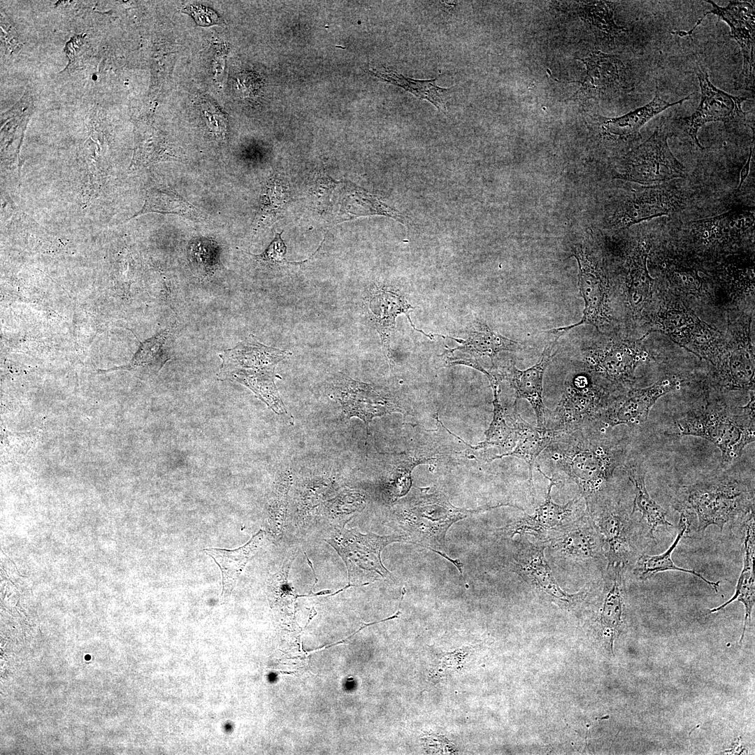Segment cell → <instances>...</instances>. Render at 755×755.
Returning a JSON list of instances; mask_svg holds the SVG:
<instances>
[{
  "instance_id": "1",
  "label": "cell",
  "mask_w": 755,
  "mask_h": 755,
  "mask_svg": "<svg viewBox=\"0 0 755 755\" xmlns=\"http://www.w3.org/2000/svg\"><path fill=\"white\" fill-rule=\"evenodd\" d=\"M550 459L577 484L586 510L605 496L626 449L598 428L560 432L546 449Z\"/></svg>"
},
{
  "instance_id": "2",
  "label": "cell",
  "mask_w": 755,
  "mask_h": 755,
  "mask_svg": "<svg viewBox=\"0 0 755 755\" xmlns=\"http://www.w3.org/2000/svg\"><path fill=\"white\" fill-rule=\"evenodd\" d=\"M429 489H416L394 507L393 519L398 529L403 532L405 542L419 545L446 556L445 537L448 528L458 520L472 513L495 508L507 504L477 510H463L453 506L446 496Z\"/></svg>"
},
{
  "instance_id": "3",
  "label": "cell",
  "mask_w": 755,
  "mask_h": 755,
  "mask_svg": "<svg viewBox=\"0 0 755 755\" xmlns=\"http://www.w3.org/2000/svg\"><path fill=\"white\" fill-rule=\"evenodd\" d=\"M675 427L678 436L700 437L711 442L719 449L724 461L732 462L755 439L754 391L748 403L738 412L726 405L705 404L681 416Z\"/></svg>"
},
{
  "instance_id": "4",
  "label": "cell",
  "mask_w": 755,
  "mask_h": 755,
  "mask_svg": "<svg viewBox=\"0 0 755 755\" xmlns=\"http://www.w3.org/2000/svg\"><path fill=\"white\" fill-rule=\"evenodd\" d=\"M289 354L288 351L262 344L251 335L234 347L219 354L222 364L217 379L243 384L275 413L286 415L287 412L275 384V369Z\"/></svg>"
},
{
  "instance_id": "5",
  "label": "cell",
  "mask_w": 755,
  "mask_h": 755,
  "mask_svg": "<svg viewBox=\"0 0 755 755\" xmlns=\"http://www.w3.org/2000/svg\"><path fill=\"white\" fill-rule=\"evenodd\" d=\"M674 508L696 516L698 531L712 525L721 531L739 516L754 511V491L746 483L727 477L684 486Z\"/></svg>"
},
{
  "instance_id": "6",
  "label": "cell",
  "mask_w": 755,
  "mask_h": 755,
  "mask_svg": "<svg viewBox=\"0 0 755 755\" xmlns=\"http://www.w3.org/2000/svg\"><path fill=\"white\" fill-rule=\"evenodd\" d=\"M616 393L584 369L573 373L566 380L561 399L545 427L560 432L601 429L603 413Z\"/></svg>"
},
{
  "instance_id": "7",
  "label": "cell",
  "mask_w": 755,
  "mask_h": 755,
  "mask_svg": "<svg viewBox=\"0 0 755 755\" xmlns=\"http://www.w3.org/2000/svg\"><path fill=\"white\" fill-rule=\"evenodd\" d=\"M325 541L342 558L349 583L354 586L390 578L391 573L382 563L381 552L391 542H405V538L402 535L362 534L357 529L336 526Z\"/></svg>"
},
{
  "instance_id": "8",
  "label": "cell",
  "mask_w": 755,
  "mask_h": 755,
  "mask_svg": "<svg viewBox=\"0 0 755 755\" xmlns=\"http://www.w3.org/2000/svg\"><path fill=\"white\" fill-rule=\"evenodd\" d=\"M582 369L621 391L635 382V373L647 359V352L639 341L610 340L596 343L582 352Z\"/></svg>"
},
{
  "instance_id": "9",
  "label": "cell",
  "mask_w": 755,
  "mask_h": 755,
  "mask_svg": "<svg viewBox=\"0 0 755 755\" xmlns=\"http://www.w3.org/2000/svg\"><path fill=\"white\" fill-rule=\"evenodd\" d=\"M654 325L656 331L713 366L724 352L716 330L680 303H672L661 308Z\"/></svg>"
},
{
  "instance_id": "10",
  "label": "cell",
  "mask_w": 755,
  "mask_h": 755,
  "mask_svg": "<svg viewBox=\"0 0 755 755\" xmlns=\"http://www.w3.org/2000/svg\"><path fill=\"white\" fill-rule=\"evenodd\" d=\"M670 135L661 127L628 155L624 171L617 176L645 185L684 178L685 168L671 152Z\"/></svg>"
},
{
  "instance_id": "11",
  "label": "cell",
  "mask_w": 755,
  "mask_h": 755,
  "mask_svg": "<svg viewBox=\"0 0 755 755\" xmlns=\"http://www.w3.org/2000/svg\"><path fill=\"white\" fill-rule=\"evenodd\" d=\"M573 252L579 266L578 287L584 308L580 322L554 329L563 333L582 324L600 329L610 320V288L605 275L584 247L576 246Z\"/></svg>"
},
{
  "instance_id": "12",
  "label": "cell",
  "mask_w": 755,
  "mask_h": 755,
  "mask_svg": "<svg viewBox=\"0 0 755 755\" xmlns=\"http://www.w3.org/2000/svg\"><path fill=\"white\" fill-rule=\"evenodd\" d=\"M679 385V379L668 376L647 387L628 388L617 393L603 413L600 428L618 425L634 427L643 424L656 401Z\"/></svg>"
},
{
  "instance_id": "13",
  "label": "cell",
  "mask_w": 755,
  "mask_h": 755,
  "mask_svg": "<svg viewBox=\"0 0 755 755\" xmlns=\"http://www.w3.org/2000/svg\"><path fill=\"white\" fill-rule=\"evenodd\" d=\"M696 74L701 92L700 104L690 116L680 120L693 142L703 149L698 139L700 128L711 122H726L744 118L746 113L742 109V103L747 99L733 96L717 88L710 82L707 73L700 67Z\"/></svg>"
},
{
  "instance_id": "14",
  "label": "cell",
  "mask_w": 755,
  "mask_h": 755,
  "mask_svg": "<svg viewBox=\"0 0 755 755\" xmlns=\"http://www.w3.org/2000/svg\"><path fill=\"white\" fill-rule=\"evenodd\" d=\"M712 8L707 11L689 31H677L680 36H690L707 14L717 16L719 21L723 20L731 28L730 36L739 44L742 57L743 65L742 75L745 82L748 86L754 87V34L755 10L754 6L747 1H731L721 7L712 1H706Z\"/></svg>"
},
{
  "instance_id": "15",
  "label": "cell",
  "mask_w": 755,
  "mask_h": 755,
  "mask_svg": "<svg viewBox=\"0 0 755 755\" xmlns=\"http://www.w3.org/2000/svg\"><path fill=\"white\" fill-rule=\"evenodd\" d=\"M556 336L548 342L542 352L539 361L525 370H519L514 362L501 367L496 376L501 381H508L516 393V401L526 400L534 410L538 427H545V406L543 402V378L546 368L555 355L553 350L557 346L559 338L564 333L549 331Z\"/></svg>"
},
{
  "instance_id": "16",
  "label": "cell",
  "mask_w": 755,
  "mask_h": 755,
  "mask_svg": "<svg viewBox=\"0 0 755 755\" xmlns=\"http://www.w3.org/2000/svg\"><path fill=\"white\" fill-rule=\"evenodd\" d=\"M586 511L607 545V566L624 565L631 552V519L619 502H612L604 496Z\"/></svg>"
},
{
  "instance_id": "17",
  "label": "cell",
  "mask_w": 755,
  "mask_h": 755,
  "mask_svg": "<svg viewBox=\"0 0 755 755\" xmlns=\"http://www.w3.org/2000/svg\"><path fill=\"white\" fill-rule=\"evenodd\" d=\"M605 540L590 515L584 513L568 524L550 540L549 549L554 557L583 562L601 557Z\"/></svg>"
},
{
  "instance_id": "18",
  "label": "cell",
  "mask_w": 755,
  "mask_h": 755,
  "mask_svg": "<svg viewBox=\"0 0 755 755\" xmlns=\"http://www.w3.org/2000/svg\"><path fill=\"white\" fill-rule=\"evenodd\" d=\"M519 544L513 556L512 564L515 571L528 583L563 605H573L583 596L584 591L571 595L561 589L545 559V546L531 543L527 540H522Z\"/></svg>"
},
{
  "instance_id": "19",
  "label": "cell",
  "mask_w": 755,
  "mask_h": 755,
  "mask_svg": "<svg viewBox=\"0 0 755 755\" xmlns=\"http://www.w3.org/2000/svg\"><path fill=\"white\" fill-rule=\"evenodd\" d=\"M538 471L549 481L545 501L539 505L532 515L526 514L519 520L502 528L503 533L510 538L516 534L530 533L540 540L546 539L552 534H556L569 524L575 510L577 499L574 498L565 505H559L552 501L551 491L556 485V480L547 477L540 468Z\"/></svg>"
},
{
  "instance_id": "20",
  "label": "cell",
  "mask_w": 755,
  "mask_h": 755,
  "mask_svg": "<svg viewBox=\"0 0 755 755\" xmlns=\"http://www.w3.org/2000/svg\"><path fill=\"white\" fill-rule=\"evenodd\" d=\"M367 303L369 316L380 336L384 354L390 361V336L395 328L396 319L400 314L405 315L414 330L433 339L431 335L429 336L415 327L410 316L414 307L397 290L386 287H376L370 292Z\"/></svg>"
},
{
  "instance_id": "21",
  "label": "cell",
  "mask_w": 755,
  "mask_h": 755,
  "mask_svg": "<svg viewBox=\"0 0 755 755\" xmlns=\"http://www.w3.org/2000/svg\"><path fill=\"white\" fill-rule=\"evenodd\" d=\"M680 199L661 186H652L635 192L616 212L612 226L617 228L631 225L656 217L668 215L677 210Z\"/></svg>"
},
{
  "instance_id": "22",
  "label": "cell",
  "mask_w": 755,
  "mask_h": 755,
  "mask_svg": "<svg viewBox=\"0 0 755 755\" xmlns=\"http://www.w3.org/2000/svg\"><path fill=\"white\" fill-rule=\"evenodd\" d=\"M335 396L340 402L347 418L357 417L368 430L373 418L392 412H401L397 405L380 395L369 384L347 377L338 382Z\"/></svg>"
},
{
  "instance_id": "23",
  "label": "cell",
  "mask_w": 755,
  "mask_h": 755,
  "mask_svg": "<svg viewBox=\"0 0 755 755\" xmlns=\"http://www.w3.org/2000/svg\"><path fill=\"white\" fill-rule=\"evenodd\" d=\"M578 59L584 64L586 75L573 98L601 96L625 86V66L618 57L594 51Z\"/></svg>"
},
{
  "instance_id": "24",
  "label": "cell",
  "mask_w": 755,
  "mask_h": 755,
  "mask_svg": "<svg viewBox=\"0 0 755 755\" xmlns=\"http://www.w3.org/2000/svg\"><path fill=\"white\" fill-rule=\"evenodd\" d=\"M717 377L730 389H753L755 364L751 338L743 337L724 352L714 366Z\"/></svg>"
},
{
  "instance_id": "25",
  "label": "cell",
  "mask_w": 755,
  "mask_h": 755,
  "mask_svg": "<svg viewBox=\"0 0 755 755\" xmlns=\"http://www.w3.org/2000/svg\"><path fill=\"white\" fill-rule=\"evenodd\" d=\"M517 403V401L515 400L512 415L511 416L505 415L517 433V440L516 445L511 451L493 456L490 461L506 456H515L523 459L528 468L529 482L532 489L533 497H534L535 489L533 482V468L535 461L538 455L554 441L559 431L546 427L540 428L531 425L524 420L518 413Z\"/></svg>"
},
{
  "instance_id": "26",
  "label": "cell",
  "mask_w": 755,
  "mask_h": 755,
  "mask_svg": "<svg viewBox=\"0 0 755 755\" xmlns=\"http://www.w3.org/2000/svg\"><path fill=\"white\" fill-rule=\"evenodd\" d=\"M744 526L742 568L737 582L735 593L726 602L710 610V613H715L723 610L734 601H739L742 603L745 608V620L740 644L742 643L747 625L751 623L752 609L755 603L754 566L755 556L754 511H752L747 515Z\"/></svg>"
},
{
  "instance_id": "27",
  "label": "cell",
  "mask_w": 755,
  "mask_h": 755,
  "mask_svg": "<svg viewBox=\"0 0 755 755\" xmlns=\"http://www.w3.org/2000/svg\"><path fill=\"white\" fill-rule=\"evenodd\" d=\"M679 512L680 516L677 526V534L673 542L664 552L660 554L649 555L643 554L640 556L635 564L633 574L640 580L645 581L661 572L668 570L680 571L696 576L709 585L714 591H717L719 581L713 582L709 580L694 570L680 567L672 559L673 552L691 526L689 514L685 511Z\"/></svg>"
},
{
  "instance_id": "28",
  "label": "cell",
  "mask_w": 755,
  "mask_h": 755,
  "mask_svg": "<svg viewBox=\"0 0 755 755\" xmlns=\"http://www.w3.org/2000/svg\"><path fill=\"white\" fill-rule=\"evenodd\" d=\"M264 538V531L259 530L246 544L237 549L229 550L206 548L203 549L214 559L221 570L223 598L231 594L246 564L262 546Z\"/></svg>"
},
{
  "instance_id": "29",
  "label": "cell",
  "mask_w": 755,
  "mask_h": 755,
  "mask_svg": "<svg viewBox=\"0 0 755 755\" xmlns=\"http://www.w3.org/2000/svg\"><path fill=\"white\" fill-rule=\"evenodd\" d=\"M437 336L451 338L459 344V346L455 348L447 347V351L452 352L460 350L473 356L487 357L490 358L493 366H494V359L500 352H517L525 347L522 343L508 338L494 331L487 324L480 321L473 323L466 339Z\"/></svg>"
},
{
  "instance_id": "30",
  "label": "cell",
  "mask_w": 755,
  "mask_h": 755,
  "mask_svg": "<svg viewBox=\"0 0 755 755\" xmlns=\"http://www.w3.org/2000/svg\"><path fill=\"white\" fill-rule=\"evenodd\" d=\"M754 224V210L734 208L714 217L695 221L692 229L702 240L714 243L735 238L753 228Z\"/></svg>"
},
{
  "instance_id": "31",
  "label": "cell",
  "mask_w": 755,
  "mask_h": 755,
  "mask_svg": "<svg viewBox=\"0 0 755 755\" xmlns=\"http://www.w3.org/2000/svg\"><path fill=\"white\" fill-rule=\"evenodd\" d=\"M691 95L670 103L661 99L656 92L653 99L644 106L619 117L605 119L603 123V131L608 135L621 138L635 136L655 115L670 107L683 103L689 100Z\"/></svg>"
},
{
  "instance_id": "32",
  "label": "cell",
  "mask_w": 755,
  "mask_h": 755,
  "mask_svg": "<svg viewBox=\"0 0 755 755\" xmlns=\"http://www.w3.org/2000/svg\"><path fill=\"white\" fill-rule=\"evenodd\" d=\"M625 469L635 488L631 515L635 512H640L642 518L647 523L651 537H653L659 526L666 528L673 527V525L666 519V510L649 496L642 467L639 464L628 463L625 465Z\"/></svg>"
},
{
  "instance_id": "33",
  "label": "cell",
  "mask_w": 755,
  "mask_h": 755,
  "mask_svg": "<svg viewBox=\"0 0 755 755\" xmlns=\"http://www.w3.org/2000/svg\"><path fill=\"white\" fill-rule=\"evenodd\" d=\"M171 331L165 329L141 343L131 362L121 367L145 375L157 374L171 358Z\"/></svg>"
},
{
  "instance_id": "34",
  "label": "cell",
  "mask_w": 755,
  "mask_h": 755,
  "mask_svg": "<svg viewBox=\"0 0 755 755\" xmlns=\"http://www.w3.org/2000/svg\"><path fill=\"white\" fill-rule=\"evenodd\" d=\"M649 247L642 242L629 259L627 289L629 303L634 311L641 310L652 295V279L647 267Z\"/></svg>"
},
{
  "instance_id": "35",
  "label": "cell",
  "mask_w": 755,
  "mask_h": 755,
  "mask_svg": "<svg viewBox=\"0 0 755 755\" xmlns=\"http://www.w3.org/2000/svg\"><path fill=\"white\" fill-rule=\"evenodd\" d=\"M147 213L176 215L194 222L205 220L198 208L166 187L149 190L143 208L135 216Z\"/></svg>"
},
{
  "instance_id": "36",
  "label": "cell",
  "mask_w": 755,
  "mask_h": 755,
  "mask_svg": "<svg viewBox=\"0 0 755 755\" xmlns=\"http://www.w3.org/2000/svg\"><path fill=\"white\" fill-rule=\"evenodd\" d=\"M373 73L382 80L403 88L420 99L431 102L438 110H445L444 96L452 88H442L437 85L436 80L438 78L429 80H416L405 78L401 74L386 69L381 71L374 69Z\"/></svg>"
},
{
  "instance_id": "37",
  "label": "cell",
  "mask_w": 755,
  "mask_h": 755,
  "mask_svg": "<svg viewBox=\"0 0 755 755\" xmlns=\"http://www.w3.org/2000/svg\"><path fill=\"white\" fill-rule=\"evenodd\" d=\"M494 392V417L486 433L485 440L480 443L478 448L498 447L512 450L516 445L517 436L512 426L506 423L504 409L499 400V391Z\"/></svg>"
},
{
  "instance_id": "38",
  "label": "cell",
  "mask_w": 755,
  "mask_h": 755,
  "mask_svg": "<svg viewBox=\"0 0 755 755\" xmlns=\"http://www.w3.org/2000/svg\"><path fill=\"white\" fill-rule=\"evenodd\" d=\"M220 252L217 243L206 238H198L189 243L187 258L194 271L204 278L217 269Z\"/></svg>"
},
{
  "instance_id": "39",
  "label": "cell",
  "mask_w": 755,
  "mask_h": 755,
  "mask_svg": "<svg viewBox=\"0 0 755 755\" xmlns=\"http://www.w3.org/2000/svg\"><path fill=\"white\" fill-rule=\"evenodd\" d=\"M281 233H276L273 240L267 247V248L261 254H253L248 253L252 257L257 261L263 262L268 265H279V264H301V263L307 261L305 260L302 262H290L285 259V254L287 253V246L282 240Z\"/></svg>"
},
{
  "instance_id": "40",
  "label": "cell",
  "mask_w": 755,
  "mask_h": 755,
  "mask_svg": "<svg viewBox=\"0 0 755 755\" xmlns=\"http://www.w3.org/2000/svg\"><path fill=\"white\" fill-rule=\"evenodd\" d=\"M204 114L206 115V122L210 132L218 139H225L227 131V121L224 115L217 110H206Z\"/></svg>"
},
{
  "instance_id": "41",
  "label": "cell",
  "mask_w": 755,
  "mask_h": 755,
  "mask_svg": "<svg viewBox=\"0 0 755 755\" xmlns=\"http://www.w3.org/2000/svg\"><path fill=\"white\" fill-rule=\"evenodd\" d=\"M189 11L200 24H211L218 22L217 15L211 10L201 6H192Z\"/></svg>"
}]
</instances>
